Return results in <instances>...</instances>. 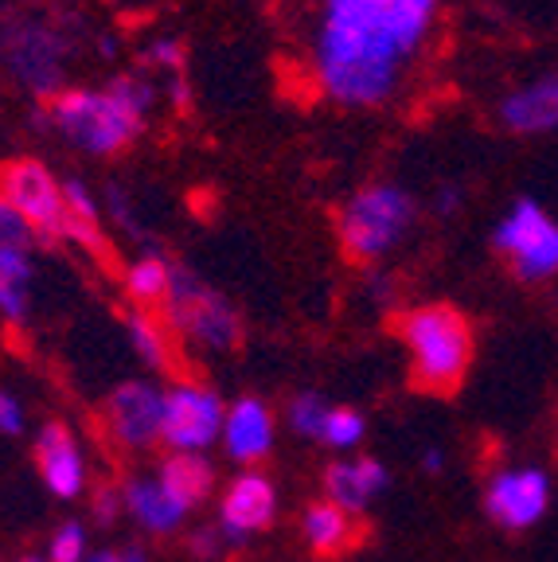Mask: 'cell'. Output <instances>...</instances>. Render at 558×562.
<instances>
[{"mask_svg":"<svg viewBox=\"0 0 558 562\" xmlns=\"http://www.w3.org/2000/svg\"><path fill=\"white\" fill-rule=\"evenodd\" d=\"M20 562H40V559H20Z\"/></svg>","mask_w":558,"mask_h":562,"instance_id":"33","label":"cell"},{"mask_svg":"<svg viewBox=\"0 0 558 562\" xmlns=\"http://www.w3.org/2000/svg\"><path fill=\"white\" fill-rule=\"evenodd\" d=\"M172 262H165L160 255H141L133 258L122 270L125 297L133 308H145V313H160L168 305V293H172Z\"/></svg>","mask_w":558,"mask_h":562,"instance_id":"21","label":"cell"},{"mask_svg":"<svg viewBox=\"0 0 558 562\" xmlns=\"http://www.w3.org/2000/svg\"><path fill=\"white\" fill-rule=\"evenodd\" d=\"M32 290H35L32 246L0 250V316L24 321L27 308H32Z\"/></svg>","mask_w":558,"mask_h":562,"instance_id":"23","label":"cell"},{"mask_svg":"<svg viewBox=\"0 0 558 562\" xmlns=\"http://www.w3.org/2000/svg\"><path fill=\"white\" fill-rule=\"evenodd\" d=\"M278 516V488L266 473H238L223 488L219 501V531L227 539H243L266 531Z\"/></svg>","mask_w":558,"mask_h":562,"instance_id":"12","label":"cell"},{"mask_svg":"<svg viewBox=\"0 0 558 562\" xmlns=\"http://www.w3.org/2000/svg\"><path fill=\"white\" fill-rule=\"evenodd\" d=\"M223 403L215 391L188 379L165 391V446L172 453H200L215 438H223Z\"/></svg>","mask_w":558,"mask_h":562,"instance_id":"10","label":"cell"},{"mask_svg":"<svg viewBox=\"0 0 558 562\" xmlns=\"http://www.w3.org/2000/svg\"><path fill=\"white\" fill-rule=\"evenodd\" d=\"M125 328H130V344L137 348V356L160 375H172L176 383H188L196 379L192 371L180 368V348L183 344L176 340V333L168 328V321L160 313H145V308H130L125 316Z\"/></svg>","mask_w":558,"mask_h":562,"instance_id":"18","label":"cell"},{"mask_svg":"<svg viewBox=\"0 0 558 562\" xmlns=\"http://www.w3.org/2000/svg\"><path fill=\"white\" fill-rule=\"evenodd\" d=\"M328 414H332V406H324L321 395H301V398H293V403H289V426H293L301 438L321 441Z\"/></svg>","mask_w":558,"mask_h":562,"instance_id":"25","label":"cell"},{"mask_svg":"<svg viewBox=\"0 0 558 562\" xmlns=\"http://www.w3.org/2000/svg\"><path fill=\"white\" fill-rule=\"evenodd\" d=\"M122 501H125V492H118V488H98V496H94L98 519H102V524H110V519L118 516V508H122Z\"/></svg>","mask_w":558,"mask_h":562,"instance_id":"29","label":"cell"},{"mask_svg":"<svg viewBox=\"0 0 558 562\" xmlns=\"http://www.w3.org/2000/svg\"><path fill=\"white\" fill-rule=\"evenodd\" d=\"M442 0H316L305 75L321 102L379 110L394 102L434 40Z\"/></svg>","mask_w":558,"mask_h":562,"instance_id":"1","label":"cell"},{"mask_svg":"<svg viewBox=\"0 0 558 562\" xmlns=\"http://www.w3.org/2000/svg\"><path fill=\"white\" fill-rule=\"evenodd\" d=\"M160 102L165 87L133 67L105 82H70L44 105V122L63 145L87 157H122L145 137Z\"/></svg>","mask_w":558,"mask_h":562,"instance_id":"2","label":"cell"},{"mask_svg":"<svg viewBox=\"0 0 558 562\" xmlns=\"http://www.w3.org/2000/svg\"><path fill=\"white\" fill-rule=\"evenodd\" d=\"M418 223V200L402 184L379 180L364 184L336 207V243L356 266H376L391 258Z\"/></svg>","mask_w":558,"mask_h":562,"instance_id":"5","label":"cell"},{"mask_svg":"<svg viewBox=\"0 0 558 562\" xmlns=\"http://www.w3.org/2000/svg\"><path fill=\"white\" fill-rule=\"evenodd\" d=\"M90 562H122V559H118V554H110V551H102V554H94Z\"/></svg>","mask_w":558,"mask_h":562,"instance_id":"31","label":"cell"},{"mask_svg":"<svg viewBox=\"0 0 558 562\" xmlns=\"http://www.w3.org/2000/svg\"><path fill=\"white\" fill-rule=\"evenodd\" d=\"M141 70H148L153 79L165 87V98L183 110L188 105V47H183L180 35L157 32L141 47Z\"/></svg>","mask_w":558,"mask_h":562,"instance_id":"19","label":"cell"},{"mask_svg":"<svg viewBox=\"0 0 558 562\" xmlns=\"http://www.w3.org/2000/svg\"><path fill=\"white\" fill-rule=\"evenodd\" d=\"M35 469L44 476V484L52 488V496L59 501H75L87 488V469H82L79 441L70 434L67 422H47L40 438H35Z\"/></svg>","mask_w":558,"mask_h":562,"instance_id":"13","label":"cell"},{"mask_svg":"<svg viewBox=\"0 0 558 562\" xmlns=\"http://www.w3.org/2000/svg\"><path fill=\"white\" fill-rule=\"evenodd\" d=\"M122 562H145V559H141V551H130V554H125Z\"/></svg>","mask_w":558,"mask_h":562,"instance_id":"32","label":"cell"},{"mask_svg":"<svg viewBox=\"0 0 558 562\" xmlns=\"http://www.w3.org/2000/svg\"><path fill=\"white\" fill-rule=\"evenodd\" d=\"M391 488V473L376 457H356V461H336L324 469V496L341 504L344 512L359 516L371 501H379Z\"/></svg>","mask_w":558,"mask_h":562,"instance_id":"17","label":"cell"},{"mask_svg":"<svg viewBox=\"0 0 558 562\" xmlns=\"http://www.w3.org/2000/svg\"><path fill=\"white\" fill-rule=\"evenodd\" d=\"M32 238L35 235L27 231V223L20 220L9 203L0 200V250H12V246H32Z\"/></svg>","mask_w":558,"mask_h":562,"instance_id":"27","label":"cell"},{"mask_svg":"<svg viewBox=\"0 0 558 562\" xmlns=\"http://www.w3.org/2000/svg\"><path fill=\"white\" fill-rule=\"evenodd\" d=\"M492 250L527 285L558 278V220L543 203L515 200L492 231Z\"/></svg>","mask_w":558,"mask_h":562,"instance_id":"8","label":"cell"},{"mask_svg":"<svg viewBox=\"0 0 558 562\" xmlns=\"http://www.w3.org/2000/svg\"><path fill=\"white\" fill-rule=\"evenodd\" d=\"M105 430L130 453L160 446L165 441V391H157L145 379L122 383L105 403Z\"/></svg>","mask_w":558,"mask_h":562,"instance_id":"11","label":"cell"},{"mask_svg":"<svg viewBox=\"0 0 558 562\" xmlns=\"http://www.w3.org/2000/svg\"><path fill=\"white\" fill-rule=\"evenodd\" d=\"M160 316L168 321V328H172L180 344L231 351L243 340V316H238V308L215 285H208L200 273L183 270V266L172 270V293H168V305L160 308Z\"/></svg>","mask_w":558,"mask_h":562,"instance_id":"6","label":"cell"},{"mask_svg":"<svg viewBox=\"0 0 558 562\" xmlns=\"http://www.w3.org/2000/svg\"><path fill=\"white\" fill-rule=\"evenodd\" d=\"M223 449L235 457L238 465H258L274 449V414L266 411L263 398L243 395L223 418Z\"/></svg>","mask_w":558,"mask_h":562,"instance_id":"16","label":"cell"},{"mask_svg":"<svg viewBox=\"0 0 558 562\" xmlns=\"http://www.w3.org/2000/svg\"><path fill=\"white\" fill-rule=\"evenodd\" d=\"M422 469H426V473H437V469H442V449H426V457H422Z\"/></svg>","mask_w":558,"mask_h":562,"instance_id":"30","label":"cell"},{"mask_svg":"<svg viewBox=\"0 0 558 562\" xmlns=\"http://www.w3.org/2000/svg\"><path fill=\"white\" fill-rule=\"evenodd\" d=\"M301 539H305V547L316 559H344L367 539V527L364 519L344 512L341 504L316 501L301 516Z\"/></svg>","mask_w":558,"mask_h":562,"instance_id":"14","label":"cell"},{"mask_svg":"<svg viewBox=\"0 0 558 562\" xmlns=\"http://www.w3.org/2000/svg\"><path fill=\"white\" fill-rule=\"evenodd\" d=\"M364 430H367L364 414L348 411V406H341V411L332 406L328 422H324L321 441H324V446H332V449H351V446H359V441H364Z\"/></svg>","mask_w":558,"mask_h":562,"instance_id":"24","label":"cell"},{"mask_svg":"<svg viewBox=\"0 0 558 562\" xmlns=\"http://www.w3.org/2000/svg\"><path fill=\"white\" fill-rule=\"evenodd\" d=\"M0 200L16 211L35 238L70 243V211L63 176L40 157H12L0 165Z\"/></svg>","mask_w":558,"mask_h":562,"instance_id":"7","label":"cell"},{"mask_svg":"<svg viewBox=\"0 0 558 562\" xmlns=\"http://www.w3.org/2000/svg\"><path fill=\"white\" fill-rule=\"evenodd\" d=\"M0 434H9V438L24 434V411L9 391H0Z\"/></svg>","mask_w":558,"mask_h":562,"instance_id":"28","label":"cell"},{"mask_svg":"<svg viewBox=\"0 0 558 562\" xmlns=\"http://www.w3.org/2000/svg\"><path fill=\"white\" fill-rule=\"evenodd\" d=\"M125 508H130L148 531H157V536H172L176 527L183 524V516H188V508L176 504L172 496L160 488V481H148V476H137V481L125 484Z\"/></svg>","mask_w":558,"mask_h":562,"instance_id":"22","label":"cell"},{"mask_svg":"<svg viewBox=\"0 0 558 562\" xmlns=\"http://www.w3.org/2000/svg\"><path fill=\"white\" fill-rule=\"evenodd\" d=\"M160 488L172 496L176 504L192 512L196 504H203L215 488V469L211 461H203L200 453H168L160 461V473H157Z\"/></svg>","mask_w":558,"mask_h":562,"instance_id":"20","label":"cell"},{"mask_svg":"<svg viewBox=\"0 0 558 562\" xmlns=\"http://www.w3.org/2000/svg\"><path fill=\"white\" fill-rule=\"evenodd\" d=\"M79 59V40L70 27L47 16H4L0 20V67L24 94L47 105L70 87L67 75Z\"/></svg>","mask_w":558,"mask_h":562,"instance_id":"4","label":"cell"},{"mask_svg":"<svg viewBox=\"0 0 558 562\" xmlns=\"http://www.w3.org/2000/svg\"><path fill=\"white\" fill-rule=\"evenodd\" d=\"M394 336L411 351V379L426 395H457L477 356V328L461 308L434 305L402 308L394 316Z\"/></svg>","mask_w":558,"mask_h":562,"instance_id":"3","label":"cell"},{"mask_svg":"<svg viewBox=\"0 0 558 562\" xmlns=\"http://www.w3.org/2000/svg\"><path fill=\"white\" fill-rule=\"evenodd\" d=\"M496 114H500V125H504L507 133H520V137L555 133L558 130V75H543V79L504 94Z\"/></svg>","mask_w":558,"mask_h":562,"instance_id":"15","label":"cell"},{"mask_svg":"<svg viewBox=\"0 0 558 562\" xmlns=\"http://www.w3.org/2000/svg\"><path fill=\"white\" fill-rule=\"evenodd\" d=\"M555 481L543 465H507L496 469L484 484V512L504 531H527L550 512Z\"/></svg>","mask_w":558,"mask_h":562,"instance_id":"9","label":"cell"},{"mask_svg":"<svg viewBox=\"0 0 558 562\" xmlns=\"http://www.w3.org/2000/svg\"><path fill=\"white\" fill-rule=\"evenodd\" d=\"M87 551V531L79 524H63L52 539V562H82Z\"/></svg>","mask_w":558,"mask_h":562,"instance_id":"26","label":"cell"}]
</instances>
